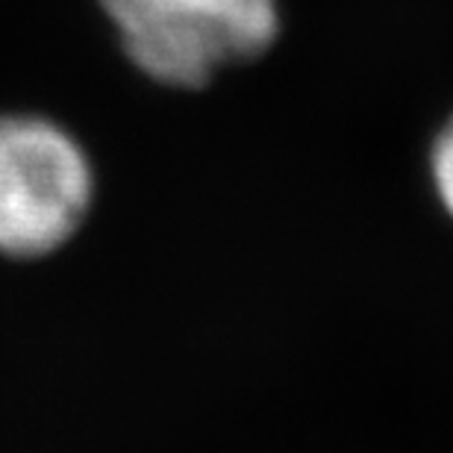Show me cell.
Masks as SVG:
<instances>
[{
  "mask_svg": "<svg viewBox=\"0 0 453 453\" xmlns=\"http://www.w3.org/2000/svg\"><path fill=\"white\" fill-rule=\"evenodd\" d=\"M135 65L157 83L201 88L221 68L265 53L277 0H101Z\"/></svg>",
  "mask_w": 453,
  "mask_h": 453,
  "instance_id": "obj_1",
  "label": "cell"
},
{
  "mask_svg": "<svg viewBox=\"0 0 453 453\" xmlns=\"http://www.w3.org/2000/svg\"><path fill=\"white\" fill-rule=\"evenodd\" d=\"M95 195L86 150L57 121L0 118V253L48 257L83 224Z\"/></svg>",
  "mask_w": 453,
  "mask_h": 453,
  "instance_id": "obj_2",
  "label": "cell"
},
{
  "mask_svg": "<svg viewBox=\"0 0 453 453\" xmlns=\"http://www.w3.org/2000/svg\"><path fill=\"white\" fill-rule=\"evenodd\" d=\"M433 180L445 210L453 215V118L433 144Z\"/></svg>",
  "mask_w": 453,
  "mask_h": 453,
  "instance_id": "obj_3",
  "label": "cell"
}]
</instances>
